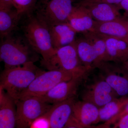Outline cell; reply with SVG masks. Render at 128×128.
I'll list each match as a JSON object with an SVG mask.
<instances>
[{"mask_svg": "<svg viewBox=\"0 0 128 128\" xmlns=\"http://www.w3.org/2000/svg\"><path fill=\"white\" fill-rule=\"evenodd\" d=\"M42 71L32 62L4 68L1 74L0 87L16 102Z\"/></svg>", "mask_w": 128, "mask_h": 128, "instance_id": "1", "label": "cell"}, {"mask_svg": "<svg viewBox=\"0 0 128 128\" xmlns=\"http://www.w3.org/2000/svg\"><path fill=\"white\" fill-rule=\"evenodd\" d=\"M38 54L24 36L12 34L1 41L0 60L4 64V68L34 63L38 59Z\"/></svg>", "mask_w": 128, "mask_h": 128, "instance_id": "2", "label": "cell"}, {"mask_svg": "<svg viewBox=\"0 0 128 128\" xmlns=\"http://www.w3.org/2000/svg\"><path fill=\"white\" fill-rule=\"evenodd\" d=\"M41 65L48 70H62L71 73L76 78H83L91 69L82 64L78 56L74 42L56 50Z\"/></svg>", "mask_w": 128, "mask_h": 128, "instance_id": "3", "label": "cell"}, {"mask_svg": "<svg viewBox=\"0 0 128 128\" xmlns=\"http://www.w3.org/2000/svg\"><path fill=\"white\" fill-rule=\"evenodd\" d=\"M22 26L24 36L30 46L43 60L48 59L56 51L51 43L48 26L32 14L26 16Z\"/></svg>", "mask_w": 128, "mask_h": 128, "instance_id": "4", "label": "cell"}, {"mask_svg": "<svg viewBox=\"0 0 128 128\" xmlns=\"http://www.w3.org/2000/svg\"><path fill=\"white\" fill-rule=\"evenodd\" d=\"M74 0H38L32 14L48 26L68 23Z\"/></svg>", "mask_w": 128, "mask_h": 128, "instance_id": "5", "label": "cell"}, {"mask_svg": "<svg viewBox=\"0 0 128 128\" xmlns=\"http://www.w3.org/2000/svg\"><path fill=\"white\" fill-rule=\"evenodd\" d=\"M15 104L16 128H29L36 120L46 114L52 106L37 96L20 99Z\"/></svg>", "mask_w": 128, "mask_h": 128, "instance_id": "6", "label": "cell"}, {"mask_svg": "<svg viewBox=\"0 0 128 128\" xmlns=\"http://www.w3.org/2000/svg\"><path fill=\"white\" fill-rule=\"evenodd\" d=\"M73 78L75 77L71 73L62 70L42 71L21 95L20 99L32 96H41L58 83Z\"/></svg>", "mask_w": 128, "mask_h": 128, "instance_id": "7", "label": "cell"}, {"mask_svg": "<svg viewBox=\"0 0 128 128\" xmlns=\"http://www.w3.org/2000/svg\"><path fill=\"white\" fill-rule=\"evenodd\" d=\"M98 116L99 108L96 105L82 100L75 102L72 114L66 127L88 128L98 123Z\"/></svg>", "mask_w": 128, "mask_h": 128, "instance_id": "8", "label": "cell"}, {"mask_svg": "<svg viewBox=\"0 0 128 128\" xmlns=\"http://www.w3.org/2000/svg\"><path fill=\"white\" fill-rule=\"evenodd\" d=\"M102 71L104 80L120 97H128V73L122 67L104 62L98 67Z\"/></svg>", "mask_w": 128, "mask_h": 128, "instance_id": "9", "label": "cell"}, {"mask_svg": "<svg viewBox=\"0 0 128 128\" xmlns=\"http://www.w3.org/2000/svg\"><path fill=\"white\" fill-rule=\"evenodd\" d=\"M118 96L116 92L104 80L97 82L86 88L82 98V100L90 102L100 108L118 98Z\"/></svg>", "mask_w": 128, "mask_h": 128, "instance_id": "10", "label": "cell"}, {"mask_svg": "<svg viewBox=\"0 0 128 128\" xmlns=\"http://www.w3.org/2000/svg\"><path fill=\"white\" fill-rule=\"evenodd\" d=\"M82 79L73 78L68 80L60 82L39 97L47 103L52 105L74 97Z\"/></svg>", "mask_w": 128, "mask_h": 128, "instance_id": "11", "label": "cell"}, {"mask_svg": "<svg viewBox=\"0 0 128 128\" xmlns=\"http://www.w3.org/2000/svg\"><path fill=\"white\" fill-rule=\"evenodd\" d=\"M75 102L73 97L52 105L47 113L50 128H64L66 127L72 114Z\"/></svg>", "mask_w": 128, "mask_h": 128, "instance_id": "12", "label": "cell"}, {"mask_svg": "<svg viewBox=\"0 0 128 128\" xmlns=\"http://www.w3.org/2000/svg\"><path fill=\"white\" fill-rule=\"evenodd\" d=\"M95 21L86 6L76 4L73 6L68 23L76 32H92Z\"/></svg>", "mask_w": 128, "mask_h": 128, "instance_id": "13", "label": "cell"}, {"mask_svg": "<svg viewBox=\"0 0 128 128\" xmlns=\"http://www.w3.org/2000/svg\"><path fill=\"white\" fill-rule=\"evenodd\" d=\"M110 36L122 38L128 36V18L121 16L106 22L95 21L92 32Z\"/></svg>", "mask_w": 128, "mask_h": 128, "instance_id": "14", "label": "cell"}, {"mask_svg": "<svg viewBox=\"0 0 128 128\" xmlns=\"http://www.w3.org/2000/svg\"><path fill=\"white\" fill-rule=\"evenodd\" d=\"M16 128V104L0 87V128Z\"/></svg>", "mask_w": 128, "mask_h": 128, "instance_id": "15", "label": "cell"}, {"mask_svg": "<svg viewBox=\"0 0 128 128\" xmlns=\"http://www.w3.org/2000/svg\"><path fill=\"white\" fill-rule=\"evenodd\" d=\"M51 43L55 50L73 43L76 32L68 23L48 26Z\"/></svg>", "mask_w": 128, "mask_h": 128, "instance_id": "16", "label": "cell"}, {"mask_svg": "<svg viewBox=\"0 0 128 128\" xmlns=\"http://www.w3.org/2000/svg\"><path fill=\"white\" fill-rule=\"evenodd\" d=\"M80 60L82 64L91 70L100 64L96 53L91 42L83 35L74 41Z\"/></svg>", "mask_w": 128, "mask_h": 128, "instance_id": "17", "label": "cell"}, {"mask_svg": "<svg viewBox=\"0 0 128 128\" xmlns=\"http://www.w3.org/2000/svg\"><path fill=\"white\" fill-rule=\"evenodd\" d=\"M102 35L106 43L108 62L122 64L128 59V44L125 41L119 38Z\"/></svg>", "mask_w": 128, "mask_h": 128, "instance_id": "18", "label": "cell"}, {"mask_svg": "<svg viewBox=\"0 0 128 128\" xmlns=\"http://www.w3.org/2000/svg\"><path fill=\"white\" fill-rule=\"evenodd\" d=\"M82 6L87 8L93 19L97 22H108L122 16L116 5L95 3Z\"/></svg>", "mask_w": 128, "mask_h": 128, "instance_id": "19", "label": "cell"}, {"mask_svg": "<svg viewBox=\"0 0 128 128\" xmlns=\"http://www.w3.org/2000/svg\"><path fill=\"white\" fill-rule=\"evenodd\" d=\"M22 16L15 8L0 9V36L1 40L12 34Z\"/></svg>", "mask_w": 128, "mask_h": 128, "instance_id": "20", "label": "cell"}, {"mask_svg": "<svg viewBox=\"0 0 128 128\" xmlns=\"http://www.w3.org/2000/svg\"><path fill=\"white\" fill-rule=\"evenodd\" d=\"M128 103V97L115 98L99 108L98 123L107 122L119 113Z\"/></svg>", "mask_w": 128, "mask_h": 128, "instance_id": "21", "label": "cell"}, {"mask_svg": "<svg viewBox=\"0 0 128 128\" xmlns=\"http://www.w3.org/2000/svg\"><path fill=\"white\" fill-rule=\"evenodd\" d=\"M82 34L89 40L94 47L100 64L104 62H108L106 43L102 35L92 32Z\"/></svg>", "mask_w": 128, "mask_h": 128, "instance_id": "22", "label": "cell"}, {"mask_svg": "<svg viewBox=\"0 0 128 128\" xmlns=\"http://www.w3.org/2000/svg\"><path fill=\"white\" fill-rule=\"evenodd\" d=\"M38 0H13L14 7L22 16L32 14Z\"/></svg>", "mask_w": 128, "mask_h": 128, "instance_id": "23", "label": "cell"}, {"mask_svg": "<svg viewBox=\"0 0 128 128\" xmlns=\"http://www.w3.org/2000/svg\"><path fill=\"white\" fill-rule=\"evenodd\" d=\"M47 113L36 120L29 128H50L49 120Z\"/></svg>", "mask_w": 128, "mask_h": 128, "instance_id": "24", "label": "cell"}, {"mask_svg": "<svg viewBox=\"0 0 128 128\" xmlns=\"http://www.w3.org/2000/svg\"><path fill=\"white\" fill-rule=\"evenodd\" d=\"M128 114V103L124 107L120 110L118 114L113 117L108 121L105 122L104 123L109 125H112L116 122L121 118L124 115Z\"/></svg>", "mask_w": 128, "mask_h": 128, "instance_id": "25", "label": "cell"}, {"mask_svg": "<svg viewBox=\"0 0 128 128\" xmlns=\"http://www.w3.org/2000/svg\"><path fill=\"white\" fill-rule=\"evenodd\" d=\"M122 0H82L77 3L78 5H84L95 3H106L112 4L116 5L120 3Z\"/></svg>", "mask_w": 128, "mask_h": 128, "instance_id": "26", "label": "cell"}, {"mask_svg": "<svg viewBox=\"0 0 128 128\" xmlns=\"http://www.w3.org/2000/svg\"><path fill=\"white\" fill-rule=\"evenodd\" d=\"M113 128H128V114L124 115L112 124Z\"/></svg>", "mask_w": 128, "mask_h": 128, "instance_id": "27", "label": "cell"}, {"mask_svg": "<svg viewBox=\"0 0 128 128\" xmlns=\"http://www.w3.org/2000/svg\"><path fill=\"white\" fill-rule=\"evenodd\" d=\"M15 8L13 0H0V9Z\"/></svg>", "mask_w": 128, "mask_h": 128, "instance_id": "28", "label": "cell"}, {"mask_svg": "<svg viewBox=\"0 0 128 128\" xmlns=\"http://www.w3.org/2000/svg\"><path fill=\"white\" fill-rule=\"evenodd\" d=\"M116 5L119 10L122 9L128 12V0H122L119 4Z\"/></svg>", "mask_w": 128, "mask_h": 128, "instance_id": "29", "label": "cell"}, {"mask_svg": "<svg viewBox=\"0 0 128 128\" xmlns=\"http://www.w3.org/2000/svg\"><path fill=\"white\" fill-rule=\"evenodd\" d=\"M89 128H113L111 125L105 123L97 125L92 126Z\"/></svg>", "mask_w": 128, "mask_h": 128, "instance_id": "30", "label": "cell"}, {"mask_svg": "<svg viewBox=\"0 0 128 128\" xmlns=\"http://www.w3.org/2000/svg\"><path fill=\"white\" fill-rule=\"evenodd\" d=\"M122 67L128 73V59L122 63Z\"/></svg>", "mask_w": 128, "mask_h": 128, "instance_id": "31", "label": "cell"}, {"mask_svg": "<svg viewBox=\"0 0 128 128\" xmlns=\"http://www.w3.org/2000/svg\"><path fill=\"white\" fill-rule=\"evenodd\" d=\"M121 38V39L125 41L128 44V36H126L122 38Z\"/></svg>", "mask_w": 128, "mask_h": 128, "instance_id": "32", "label": "cell"}, {"mask_svg": "<svg viewBox=\"0 0 128 128\" xmlns=\"http://www.w3.org/2000/svg\"><path fill=\"white\" fill-rule=\"evenodd\" d=\"M78 128V127H76V126H66V127H65V128Z\"/></svg>", "mask_w": 128, "mask_h": 128, "instance_id": "33", "label": "cell"}, {"mask_svg": "<svg viewBox=\"0 0 128 128\" xmlns=\"http://www.w3.org/2000/svg\"><path fill=\"white\" fill-rule=\"evenodd\" d=\"M124 15H125V16L126 17L128 18V12H126L125 13H124Z\"/></svg>", "mask_w": 128, "mask_h": 128, "instance_id": "34", "label": "cell"}, {"mask_svg": "<svg viewBox=\"0 0 128 128\" xmlns=\"http://www.w3.org/2000/svg\"></svg>", "mask_w": 128, "mask_h": 128, "instance_id": "35", "label": "cell"}]
</instances>
